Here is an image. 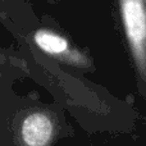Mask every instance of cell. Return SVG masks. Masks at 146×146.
Masks as SVG:
<instances>
[{
	"label": "cell",
	"instance_id": "7a4b0ae2",
	"mask_svg": "<svg viewBox=\"0 0 146 146\" xmlns=\"http://www.w3.org/2000/svg\"><path fill=\"white\" fill-rule=\"evenodd\" d=\"M33 40L38 49L63 63L78 68L90 67L88 59L77 49L72 48L68 40L59 33L49 30H38L33 35Z\"/></svg>",
	"mask_w": 146,
	"mask_h": 146
},
{
	"label": "cell",
	"instance_id": "3957f363",
	"mask_svg": "<svg viewBox=\"0 0 146 146\" xmlns=\"http://www.w3.org/2000/svg\"><path fill=\"white\" fill-rule=\"evenodd\" d=\"M54 132L53 121L42 111L28 114L21 126V136L26 146H48L53 140Z\"/></svg>",
	"mask_w": 146,
	"mask_h": 146
},
{
	"label": "cell",
	"instance_id": "6da1fadb",
	"mask_svg": "<svg viewBox=\"0 0 146 146\" xmlns=\"http://www.w3.org/2000/svg\"><path fill=\"white\" fill-rule=\"evenodd\" d=\"M119 4L135 66L146 81V0H119Z\"/></svg>",
	"mask_w": 146,
	"mask_h": 146
}]
</instances>
